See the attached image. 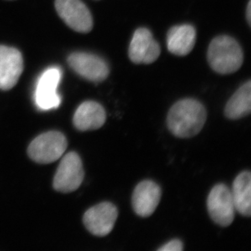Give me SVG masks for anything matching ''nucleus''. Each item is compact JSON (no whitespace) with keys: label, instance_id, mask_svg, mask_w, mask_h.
Segmentation results:
<instances>
[{"label":"nucleus","instance_id":"nucleus-1","mask_svg":"<svg viewBox=\"0 0 251 251\" xmlns=\"http://www.w3.org/2000/svg\"><path fill=\"white\" fill-rule=\"evenodd\" d=\"M206 110L194 99H185L176 102L168 112V128L173 135L190 138L199 134L206 121Z\"/></svg>","mask_w":251,"mask_h":251},{"label":"nucleus","instance_id":"nucleus-2","mask_svg":"<svg viewBox=\"0 0 251 251\" xmlns=\"http://www.w3.org/2000/svg\"><path fill=\"white\" fill-rule=\"evenodd\" d=\"M207 60L211 69L216 73L233 74L242 67L243 52L234 38L229 36H219L209 45Z\"/></svg>","mask_w":251,"mask_h":251},{"label":"nucleus","instance_id":"nucleus-3","mask_svg":"<svg viewBox=\"0 0 251 251\" xmlns=\"http://www.w3.org/2000/svg\"><path fill=\"white\" fill-rule=\"evenodd\" d=\"M68 147L65 136L58 131H49L38 136L28 147V155L41 164L55 162L63 156Z\"/></svg>","mask_w":251,"mask_h":251},{"label":"nucleus","instance_id":"nucleus-4","mask_svg":"<svg viewBox=\"0 0 251 251\" xmlns=\"http://www.w3.org/2000/svg\"><path fill=\"white\" fill-rule=\"evenodd\" d=\"M84 179L82 162L76 152L65 154L57 168L53 188L60 193H71L81 186Z\"/></svg>","mask_w":251,"mask_h":251},{"label":"nucleus","instance_id":"nucleus-5","mask_svg":"<svg viewBox=\"0 0 251 251\" xmlns=\"http://www.w3.org/2000/svg\"><path fill=\"white\" fill-rule=\"evenodd\" d=\"M206 204L210 217L217 225L227 227L234 221L236 209L232 192L225 184H218L211 189Z\"/></svg>","mask_w":251,"mask_h":251},{"label":"nucleus","instance_id":"nucleus-6","mask_svg":"<svg viewBox=\"0 0 251 251\" xmlns=\"http://www.w3.org/2000/svg\"><path fill=\"white\" fill-rule=\"evenodd\" d=\"M55 9L64 23L78 33L92 30V15L81 0H55Z\"/></svg>","mask_w":251,"mask_h":251},{"label":"nucleus","instance_id":"nucleus-7","mask_svg":"<svg viewBox=\"0 0 251 251\" xmlns=\"http://www.w3.org/2000/svg\"><path fill=\"white\" fill-rule=\"evenodd\" d=\"M71 69L79 76L91 82H102L109 75V66L104 59L86 52H74L68 57Z\"/></svg>","mask_w":251,"mask_h":251},{"label":"nucleus","instance_id":"nucleus-8","mask_svg":"<svg viewBox=\"0 0 251 251\" xmlns=\"http://www.w3.org/2000/svg\"><path fill=\"white\" fill-rule=\"evenodd\" d=\"M118 210L113 203L103 201L85 211L83 223L86 229L97 237H105L113 229Z\"/></svg>","mask_w":251,"mask_h":251},{"label":"nucleus","instance_id":"nucleus-9","mask_svg":"<svg viewBox=\"0 0 251 251\" xmlns=\"http://www.w3.org/2000/svg\"><path fill=\"white\" fill-rule=\"evenodd\" d=\"M61 76L59 67H51L41 75L35 90V102L38 108L50 110L59 107L61 98L57 93V87Z\"/></svg>","mask_w":251,"mask_h":251},{"label":"nucleus","instance_id":"nucleus-10","mask_svg":"<svg viewBox=\"0 0 251 251\" xmlns=\"http://www.w3.org/2000/svg\"><path fill=\"white\" fill-rule=\"evenodd\" d=\"M160 47L146 28H139L133 33L128 48V56L134 64H150L154 63L160 55Z\"/></svg>","mask_w":251,"mask_h":251},{"label":"nucleus","instance_id":"nucleus-11","mask_svg":"<svg viewBox=\"0 0 251 251\" xmlns=\"http://www.w3.org/2000/svg\"><path fill=\"white\" fill-rule=\"evenodd\" d=\"M24 70V60L19 50L0 45V90H9L17 85Z\"/></svg>","mask_w":251,"mask_h":251},{"label":"nucleus","instance_id":"nucleus-12","mask_svg":"<svg viewBox=\"0 0 251 251\" xmlns=\"http://www.w3.org/2000/svg\"><path fill=\"white\" fill-rule=\"evenodd\" d=\"M161 195V189L156 183L149 180L141 181L133 190V211L141 217H149L159 206Z\"/></svg>","mask_w":251,"mask_h":251},{"label":"nucleus","instance_id":"nucleus-13","mask_svg":"<svg viewBox=\"0 0 251 251\" xmlns=\"http://www.w3.org/2000/svg\"><path fill=\"white\" fill-rule=\"evenodd\" d=\"M106 119L102 105L95 101H85L74 114V125L80 131L96 130L104 125Z\"/></svg>","mask_w":251,"mask_h":251},{"label":"nucleus","instance_id":"nucleus-14","mask_svg":"<svg viewBox=\"0 0 251 251\" xmlns=\"http://www.w3.org/2000/svg\"><path fill=\"white\" fill-rule=\"evenodd\" d=\"M195 42L196 30L190 25L172 27L167 35L168 50L178 56H185L191 52Z\"/></svg>","mask_w":251,"mask_h":251},{"label":"nucleus","instance_id":"nucleus-15","mask_svg":"<svg viewBox=\"0 0 251 251\" xmlns=\"http://www.w3.org/2000/svg\"><path fill=\"white\" fill-rule=\"evenodd\" d=\"M232 199L236 211L243 216H251V174L243 171L237 176L232 184Z\"/></svg>","mask_w":251,"mask_h":251},{"label":"nucleus","instance_id":"nucleus-16","mask_svg":"<svg viewBox=\"0 0 251 251\" xmlns=\"http://www.w3.org/2000/svg\"><path fill=\"white\" fill-rule=\"evenodd\" d=\"M251 112V81L242 85L225 106V115L230 120L243 118Z\"/></svg>","mask_w":251,"mask_h":251},{"label":"nucleus","instance_id":"nucleus-17","mask_svg":"<svg viewBox=\"0 0 251 251\" xmlns=\"http://www.w3.org/2000/svg\"><path fill=\"white\" fill-rule=\"evenodd\" d=\"M183 243L178 239L172 240L171 242L158 249L159 251H183Z\"/></svg>","mask_w":251,"mask_h":251},{"label":"nucleus","instance_id":"nucleus-18","mask_svg":"<svg viewBox=\"0 0 251 251\" xmlns=\"http://www.w3.org/2000/svg\"><path fill=\"white\" fill-rule=\"evenodd\" d=\"M247 22L249 23L251 25V2L250 1L249 3L247 5Z\"/></svg>","mask_w":251,"mask_h":251}]
</instances>
